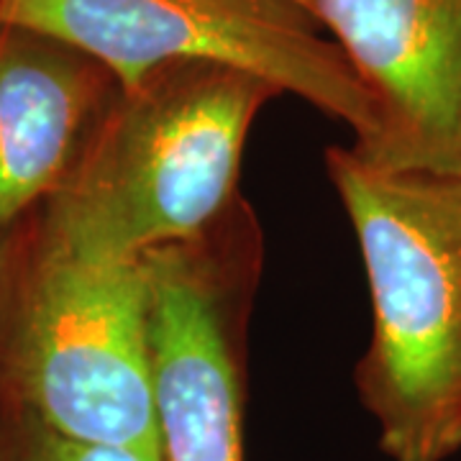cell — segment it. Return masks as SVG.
<instances>
[{"label": "cell", "mask_w": 461, "mask_h": 461, "mask_svg": "<svg viewBox=\"0 0 461 461\" xmlns=\"http://www.w3.org/2000/svg\"><path fill=\"white\" fill-rule=\"evenodd\" d=\"M359 241L372 339L357 387L393 461L461 451V175L387 169L329 149Z\"/></svg>", "instance_id": "6da1fadb"}, {"label": "cell", "mask_w": 461, "mask_h": 461, "mask_svg": "<svg viewBox=\"0 0 461 461\" xmlns=\"http://www.w3.org/2000/svg\"><path fill=\"white\" fill-rule=\"evenodd\" d=\"M280 93L221 62L154 67L118 87L65 187L36 213L69 247L108 259L187 241L239 198L249 129Z\"/></svg>", "instance_id": "7a4b0ae2"}, {"label": "cell", "mask_w": 461, "mask_h": 461, "mask_svg": "<svg viewBox=\"0 0 461 461\" xmlns=\"http://www.w3.org/2000/svg\"><path fill=\"white\" fill-rule=\"evenodd\" d=\"M0 411L157 461L144 259L85 254L36 211L0 236Z\"/></svg>", "instance_id": "3957f363"}, {"label": "cell", "mask_w": 461, "mask_h": 461, "mask_svg": "<svg viewBox=\"0 0 461 461\" xmlns=\"http://www.w3.org/2000/svg\"><path fill=\"white\" fill-rule=\"evenodd\" d=\"M0 23L59 39L113 72L121 87L149 69L205 59L259 75L377 144L382 121L341 47L290 0H0Z\"/></svg>", "instance_id": "277c9868"}, {"label": "cell", "mask_w": 461, "mask_h": 461, "mask_svg": "<svg viewBox=\"0 0 461 461\" xmlns=\"http://www.w3.org/2000/svg\"><path fill=\"white\" fill-rule=\"evenodd\" d=\"M262 251L239 195L203 233L144 257L157 461H244V344Z\"/></svg>", "instance_id": "5b68a950"}, {"label": "cell", "mask_w": 461, "mask_h": 461, "mask_svg": "<svg viewBox=\"0 0 461 461\" xmlns=\"http://www.w3.org/2000/svg\"><path fill=\"white\" fill-rule=\"evenodd\" d=\"M382 121L359 154L387 169L461 175V0H313Z\"/></svg>", "instance_id": "8992f818"}, {"label": "cell", "mask_w": 461, "mask_h": 461, "mask_svg": "<svg viewBox=\"0 0 461 461\" xmlns=\"http://www.w3.org/2000/svg\"><path fill=\"white\" fill-rule=\"evenodd\" d=\"M118 87L85 51L0 23V236L65 187Z\"/></svg>", "instance_id": "52a82bcc"}, {"label": "cell", "mask_w": 461, "mask_h": 461, "mask_svg": "<svg viewBox=\"0 0 461 461\" xmlns=\"http://www.w3.org/2000/svg\"><path fill=\"white\" fill-rule=\"evenodd\" d=\"M0 461H144L129 448L72 441L26 415L0 411Z\"/></svg>", "instance_id": "ba28073f"}, {"label": "cell", "mask_w": 461, "mask_h": 461, "mask_svg": "<svg viewBox=\"0 0 461 461\" xmlns=\"http://www.w3.org/2000/svg\"><path fill=\"white\" fill-rule=\"evenodd\" d=\"M290 3H295L300 8H305L308 14H313V0H290Z\"/></svg>", "instance_id": "9c48e42d"}]
</instances>
